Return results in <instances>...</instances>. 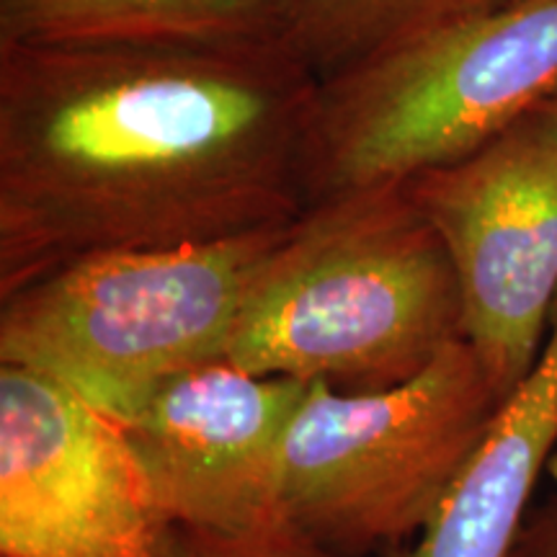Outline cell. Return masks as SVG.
I'll use <instances>...</instances> for the list:
<instances>
[{
  "label": "cell",
  "instance_id": "obj_1",
  "mask_svg": "<svg viewBox=\"0 0 557 557\" xmlns=\"http://www.w3.org/2000/svg\"><path fill=\"white\" fill-rule=\"evenodd\" d=\"M318 96L284 47H0V299L295 222Z\"/></svg>",
  "mask_w": 557,
  "mask_h": 557
},
{
  "label": "cell",
  "instance_id": "obj_2",
  "mask_svg": "<svg viewBox=\"0 0 557 557\" xmlns=\"http://www.w3.org/2000/svg\"><path fill=\"white\" fill-rule=\"evenodd\" d=\"M455 341V267L406 181H389L305 207L256 276L227 361L256 377L385 393Z\"/></svg>",
  "mask_w": 557,
  "mask_h": 557
},
{
  "label": "cell",
  "instance_id": "obj_3",
  "mask_svg": "<svg viewBox=\"0 0 557 557\" xmlns=\"http://www.w3.org/2000/svg\"><path fill=\"white\" fill-rule=\"evenodd\" d=\"M289 225L67 263L0 299V364L58 380L129 426L173 380L227 359L243 302Z\"/></svg>",
  "mask_w": 557,
  "mask_h": 557
},
{
  "label": "cell",
  "instance_id": "obj_4",
  "mask_svg": "<svg viewBox=\"0 0 557 557\" xmlns=\"http://www.w3.org/2000/svg\"><path fill=\"white\" fill-rule=\"evenodd\" d=\"M557 101V0H511L320 86L308 205L408 181Z\"/></svg>",
  "mask_w": 557,
  "mask_h": 557
},
{
  "label": "cell",
  "instance_id": "obj_5",
  "mask_svg": "<svg viewBox=\"0 0 557 557\" xmlns=\"http://www.w3.org/2000/svg\"><path fill=\"white\" fill-rule=\"evenodd\" d=\"M504 408L468 341L385 393L310 382L278 468V517L338 557L413 545Z\"/></svg>",
  "mask_w": 557,
  "mask_h": 557
},
{
  "label": "cell",
  "instance_id": "obj_6",
  "mask_svg": "<svg viewBox=\"0 0 557 557\" xmlns=\"http://www.w3.org/2000/svg\"><path fill=\"white\" fill-rule=\"evenodd\" d=\"M406 189L447 248L462 338L504 406L537 364L557 297V120L537 111Z\"/></svg>",
  "mask_w": 557,
  "mask_h": 557
},
{
  "label": "cell",
  "instance_id": "obj_7",
  "mask_svg": "<svg viewBox=\"0 0 557 557\" xmlns=\"http://www.w3.org/2000/svg\"><path fill=\"white\" fill-rule=\"evenodd\" d=\"M127 431L34 369L0 364V555L176 557Z\"/></svg>",
  "mask_w": 557,
  "mask_h": 557
},
{
  "label": "cell",
  "instance_id": "obj_8",
  "mask_svg": "<svg viewBox=\"0 0 557 557\" xmlns=\"http://www.w3.org/2000/svg\"><path fill=\"white\" fill-rule=\"evenodd\" d=\"M310 382L256 377L227 359L173 380L127 431L158 511L184 532L276 524L287 429Z\"/></svg>",
  "mask_w": 557,
  "mask_h": 557
},
{
  "label": "cell",
  "instance_id": "obj_9",
  "mask_svg": "<svg viewBox=\"0 0 557 557\" xmlns=\"http://www.w3.org/2000/svg\"><path fill=\"white\" fill-rule=\"evenodd\" d=\"M555 444L557 297L532 374L493 418L418 542L387 557H508Z\"/></svg>",
  "mask_w": 557,
  "mask_h": 557
},
{
  "label": "cell",
  "instance_id": "obj_10",
  "mask_svg": "<svg viewBox=\"0 0 557 557\" xmlns=\"http://www.w3.org/2000/svg\"><path fill=\"white\" fill-rule=\"evenodd\" d=\"M0 47H284L276 0H0Z\"/></svg>",
  "mask_w": 557,
  "mask_h": 557
},
{
  "label": "cell",
  "instance_id": "obj_11",
  "mask_svg": "<svg viewBox=\"0 0 557 557\" xmlns=\"http://www.w3.org/2000/svg\"><path fill=\"white\" fill-rule=\"evenodd\" d=\"M284 41L320 86L511 0H276Z\"/></svg>",
  "mask_w": 557,
  "mask_h": 557
},
{
  "label": "cell",
  "instance_id": "obj_12",
  "mask_svg": "<svg viewBox=\"0 0 557 557\" xmlns=\"http://www.w3.org/2000/svg\"><path fill=\"white\" fill-rule=\"evenodd\" d=\"M176 557H338L292 529L287 521L243 534H209L178 529Z\"/></svg>",
  "mask_w": 557,
  "mask_h": 557
},
{
  "label": "cell",
  "instance_id": "obj_13",
  "mask_svg": "<svg viewBox=\"0 0 557 557\" xmlns=\"http://www.w3.org/2000/svg\"><path fill=\"white\" fill-rule=\"evenodd\" d=\"M547 470L555 483L553 496L532 513H527L524 527L519 529V537L508 557H557V457L549 459Z\"/></svg>",
  "mask_w": 557,
  "mask_h": 557
},
{
  "label": "cell",
  "instance_id": "obj_14",
  "mask_svg": "<svg viewBox=\"0 0 557 557\" xmlns=\"http://www.w3.org/2000/svg\"><path fill=\"white\" fill-rule=\"evenodd\" d=\"M545 111H547L549 116H555V120H557V101H555V103H549V107H547Z\"/></svg>",
  "mask_w": 557,
  "mask_h": 557
}]
</instances>
